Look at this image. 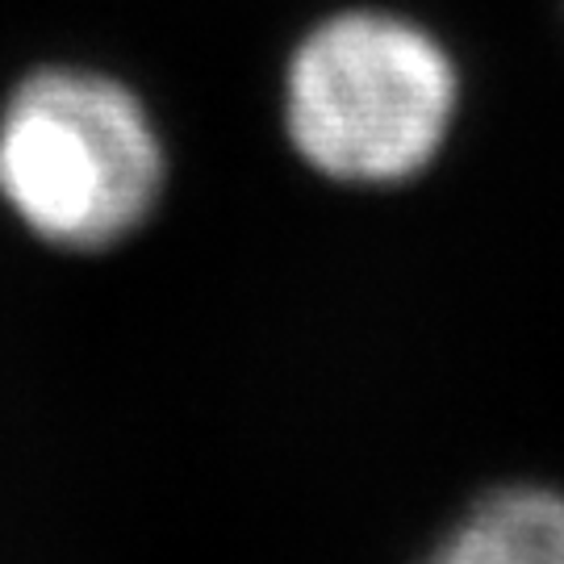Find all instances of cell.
I'll list each match as a JSON object with an SVG mask.
<instances>
[{
    "label": "cell",
    "instance_id": "cell-3",
    "mask_svg": "<svg viewBox=\"0 0 564 564\" xmlns=\"http://www.w3.org/2000/svg\"><path fill=\"white\" fill-rule=\"evenodd\" d=\"M423 564H564V494L544 485L494 489Z\"/></svg>",
    "mask_w": 564,
    "mask_h": 564
},
{
    "label": "cell",
    "instance_id": "cell-1",
    "mask_svg": "<svg viewBox=\"0 0 564 564\" xmlns=\"http://www.w3.org/2000/svg\"><path fill=\"white\" fill-rule=\"evenodd\" d=\"M460 109V72L426 25L384 9L318 21L284 72V130L339 184H402L426 172Z\"/></svg>",
    "mask_w": 564,
    "mask_h": 564
},
{
    "label": "cell",
    "instance_id": "cell-2",
    "mask_svg": "<svg viewBox=\"0 0 564 564\" xmlns=\"http://www.w3.org/2000/svg\"><path fill=\"white\" fill-rule=\"evenodd\" d=\"M163 172L151 113L97 72H39L0 113V197L55 247L101 251L139 230Z\"/></svg>",
    "mask_w": 564,
    "mask_h": 564
}]
</instances>
